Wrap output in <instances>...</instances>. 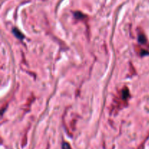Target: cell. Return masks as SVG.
<instances>
[{
  "mask_svg": "<svg viewBox=\"0 0 149 149\" xmlns=\"http://www.w3.org/2000/svg\"><path fill=\"white\" fill-rule=\"evenodd\" d=\"M138 40H139V42L142 44H145L146 42V39L144 35H140V36H138Z\"/></svg>",
  "mask_w": 149,
  "mask_h": 149,
  "instance_id": "2",
  "label": "cell"
},
{
  "mask_svg": "<svg viewBox=\"0 0 149 149\" xmlns=\"http://www.w3.org/2000/svg\"><path fill=\"white\" fill-rule=\"evenodd\" d=\"M13 33H14V34L15 35L16 37H17V38H18V39H23V38H24V36H23V35L22 34L21 32H20L19 30H17V29H14L13 30Z\"/></svg>",
  "mask_w": 149,
  "mask_h": 149,
  "instance_id": "1",
  "label": "cell"
},
{
  "mask_svg": "<svg viewBox=\"0 0 149 149\" xmlns=\"http://www.w3.org/2000/svg\"><path fill=\"white\" fill-rule=\"evenodd\" d=\"M63 149H71V147L68 143H65L63 144Z\"/></svg>",
  "mask_w": 149,
  "mask_h": 149,
  "instance_id": "3",
  "label": "cell"
}]
</instances>
